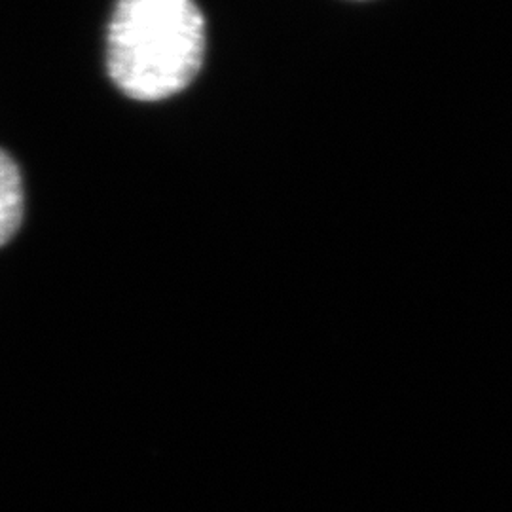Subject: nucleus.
<instances>
[{
  "label": "nucleus",
  "instance_id": "1",
  "mask_svg": "<svg viewBox=\"0 0 512 512\" xmlns=\"http://www.w3.org/2000/svg\"><path fill=\"white\" fill-rule=\"evenodd\" d=\"M205 18L196 0H116L107 29V73L118 92L156 103L202 71Z\"/></svg>",
  "mask_w": 512,
  "mask_h": 512
},
{
  "label": "nucleus",
  "instance_id": "2",
  "mask_svg": "<svg viewBox=\"0 0 512 512\" xmlns=\"http://www.w3.org/2000/svg\"><path fill=\"white\" fill-rule=\"evenodd\" d=\"M23 200L18 164L0 148V247L18 234L23 220Z\"/></svg>",
  "mask_w": 512,
  "mask_h": 512
}]
</instances>
